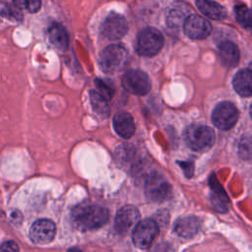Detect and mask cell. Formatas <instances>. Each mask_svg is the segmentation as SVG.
<instances>
[{
    "instance_id": "7a4b0ae2",
    "label": "cell",
    "mask_w": 252,
    "mask_h": 252,
    "mask_svg": "<svg viewBox=\"0 0 252 252\" xmlns=\"http://www.w3.org/2000/svg\"><path fill=\"white\" fill-rule=\"evenodd\" d=\"M186 144L194 151H205L215 141V133L209 126L203 124H192L184 132Z\"/></svg>"
},
{
    "instance_id": "9c48e42d",
    "label": "cell",
    "mask_w": 252,
    "mask_h": 252,
    "mask_svg": "<svg viewBox=\"0 0 252 252\" xmlns=\"http://www.w3.org/2000/svg\"><path fill=\"white\" fill-rule=\"evenodd\" d=\"M128 31V24L126 19L115 12H111L104 20L101 32L104 37L110 40H117L123 37Z\"/></svg>"
},
{
    "instance_id": "4fadbf2b",
    "label": "cell",
    "mask_w": 252,
    "mask_h": 252,
    "mask_svg": "<svg viewBox=\"0 0 252 252\" xmlns=\"http://www.w3.org/2000/svg\"><path fill=\"white\" fill-rule=\"evenodd\" d=\"M113 127L115 132L124 139H129L135 132L134 119L128 112H117L113 117Z\"/></svg>"
},
{
    "instance_id": "d6986e66",
    "label": "cell",
    "mask_w": 252,
    "mask_h": 252,
    "mask_svg": "<svg viewBox=\"0 0 252 252\" xmlns=\"http://www.w3.org/2000/svg\"><path fill=\"white\" fill-rule=\"evenodd\" d=\"M90 98L91 103L93 105L94 110L100 116L106 117L109 113V105L108 100L100 95L96 91L90 92Z\"/></svg>"
},
{
    "instance_id": "ba28073f",
    "label": "cell",
    "mask_w": 252,
    "mask_h": 252,
    "mask_svg": "<svg viewBox=\"0 0 252 252\" xmlns=\"http://www.w3.org/2000/svg\"><path fill=\"white\" fill-rule=\"evenodd\" d=\"M238 119L236 106L229 101L219 103L212 113V120L215 126L221 130H228L233 127Z\"/></svg>"
},
{
    "instance_id": "30bf717a",
    "label": "cell",
    "mask_w": 252,
    "mask_h": 252,
    "mask_svg": "<svg viewBox=\"0 0 252 252\" xmlns=\"http://www.w3.org/2000/svg\"><path fill=\"white\" fill-rule=\"evenodd\" d=\"M183 30L187 36L192 39H205L212 32L210 22L198 15H191L183 23Z\"/></svg>"
},
{
    "instance_id": "484cf974",
    "label": "cell",
    "mask_w": 252,
    "mask_h": 252,
    "mask_svg": "<svg viewBox=\"0 0 252 252\" xmlns=\"http://www.w3.org/2000/svg\"><path fill=\"white\" fill-rule=\"evenodd\" d=\"M150 252H173V250L167 243H159L157 244Z\"/></svg>"
},
{
    "instance_id": "e0dca14e",
    "label": "cell",
    "mask_w": 252,
    "mask_h": 252,
    "mask_svg": "<svg viewBox=\"0 0 252 252\" xmlns=\"http://www.w3.org/2000/svg\"><path fill=\"white\" fill-rule=\"evenodd\" d=\"M201 222L196 217H185L176 220L174 225V231L182 237L188 238L194 236L200 229Z\"/></svg>"
},
{
    "instance_id": "52a82bcc",
    "label": "cell",
    "mask_w": 252,
    "mask_h": 252,
    "mask_svg": "<svg viewBox=\"0 0 252 252\" xmlns=\"http://www.w3.org/2000/svg\"><path fill=\"white\" fill-rule=\"evenodd\" d=\"M158 232V226L154 220L146 219L138 221L133 228V243L140 249H147L151 246Z\"/></svg>"
},
{
    "instance_id": "ffe728a7",
    "label": "cell",
    "mask_w": 252,
    "mask_h": 252,
    "mask_svg": "<svg viewBox=\"0 0 252 252\" xmlns=\"http://www.w3.org/2000/svg\"><path fill=\"white\" fill-rule=\"evenodd\" d=\"M234 14L237 22L245 29H251V12L244 4H237L234 6Z\"/></svg>"
},
{
    "instance_id": "ac0fdd59",
    "label": "cell",
    "mask_w": 252,
    "mask_h": 252,
    "mask_svg": "<svg viewBox=\"0 0 252 252\" xmlns=\"http://www.w3.org/2000/svg\"><path fill=\"white\" fill-rule=\"evenodd\" d=\"M198 9L210 19L221 21L226 18V11L223 6L213 0H196Z\"/></svg>"
},
{
    "instance_id": "cb8c5ba5",
    "label": "cell",
    "mask_w": 252,
    "mask_h": 252,
    "mask_svg": "<svg viewBox=\"0 0 252 252\" xmlns=\"http://www.w3.org/2000/svg\"><path fill=\"white\" fill-rule=\"evenodd\" d=\"M12 4L20 10L36 13L41 7V0H12Z\"/></svg>"
},
{
    "instance_id": "9a60e30c",
    "label": "cell",
    "mask_w": 252,
    "mask_h": 252,
    "mask_svg": "<svg viewBox=\"0 0 252 252\" xmlns=\"http://www.w3.org/2000/svg\"><path fill=\"white\" fill-rule=\"evenodd\" d=\"M232 85L239 95L249 97L252 94V74L250 69H242L237 72L233 78Z\"/></svg>"
},
{
    "instance_id": "5bb4252c",
    "label": "cell",
    "mask_w": 252,
    "mask_h": 252,
    "mask_svg": "<svg viewBox=\"0 0 252 252\" xmlns=\"http://www.w3.org/2000/svg\"><path fill=\"white\" fill-rule=\"evenodd\" d=\"M219 57L225 67H234L239 61L238 47L231 41H222L219 45Z\"/></svg>"
},
{
    "instance_id": "7402d4cb",
    "label": "cell",
    "mask_w": 252,
    "mask_h": 252,
    "mask_svg": "<svg viewBox=\"0 0 252 252\" xmlns=\"http://www.w3.org/2000/svg\"><path fill=\"white\" fill-rule=\"evenodd\" d=\"M22 16L23 15L21 10L15 7L13 4L11 6L7 3L0 2V20L9 19V20L19 21L22 19Z\"/></svg>"
},
{
    "instance_id": "2e32d148",
    "label": "cell",
    "mask_w": 252,
    "mask_h": 252,
    "mask_svg": "<svg viewBox=\"0 0 252 252\" xmlns=\"http://www.w3.org/2000/svg\"><path fill=\"white\" fill-rule=\"evenodd\" d=\"M48 38L51 44L60 51H66L69 47V36L67 31L58 23H54L49 27Z\"/></svg>"
},
{
    "instance_id": "44dd1931",
    "label": "cell",
    "mask_w": 252,
    "mask_h": 252,
    "mask_svg": "<svg viewBox=\"0 0 252 252\" xmlns=\"http://www.w3.org/2000/svg\"><path fill=\"white\" fill-rule=\"evenodd\" d=\"M187 15V9L182 7H174L171 8L168 15H167V24L170 28H177L180 24L186 20L184 16Z\"/></svg>"
},
{
    "instance_id": "603a6c76",
    "label": "cell",
    "mask_w": 252,
    "mask_h": 252,
    "mask_svg": "<svg viewBox=\"0 0 252 252\" xmlns=\"http://www.w3.org/2000/svg\"><path fill=\"white\" fill-rule=\"evenodd\" d=\"M94 85L96 87V92L100 95H102L107 100L111 99V97L113 96V94H114V89L109 81L97 78L94 80Z\"/></svg>"
},
{
    "instance_id": "277c9868",
    "label": "cell",
    "mask_w": 252,
    "mask_h": 252,
    "mask_svg": "<svg viewBox=\"0 0 252 252\" xmlns=\"http://www.w3.org/2000/svg\"><path fill=\"white\" fill-rule=\"evenodd\" d=\"M127 62V51L119 44H111L105 47L99 57V65L105 73L120 71Z\"/></svg>"
},
{
    "instance_id": "d4e9b609",
    "label": "cell",
    "mask_w": 252,
    "mask_h": 252,
    "mask_svg": "<svg viewBox=\"0 0 252 252\" xmlns=\"http://www.w3.org/2000/svg\"><path fill=\"white\" fill-rule=\"evenodd\" d=\"M0 252H19L18 244L13 240H8L0 246Z\"/></svg>"
},
{
    "instance_id": "6da1fadb",
    "label": "cell",
    "mask_w": 252,
    "mask_h": 252,
    "mask_svg": "<svg viewBox=\"0 0 252 252\" xmlns=\"http://www.w3.org/2000/svg\"><path fill=\"white\" fill-rule=\"evenodd\" d=\"M72 219L81 230L95 229L108 220V211L98 205H83L74 209Z\"/></svg>"
},
{
    "instance_id": "8992f818",
    "label": "cell",
    "mask_w": 252,
    "mask_h": 252,
    "mask_svg": "<svg viewBox=\"0 0 252 252\" xmlns=\"http://www.w3.org/2000/svg\"><path fill=\"white\" fill-rule=\"evenodd\" d=\"M171 186L163 176L155 173L148 177L145 185V193L150 201L163 202L171 196Z\"/></svg>"
},
{
    "instance_id": "3957f363",
    "label": "cell",
    "mask_w": 252,
    "mask_h": 252,
    "mask_svg": "<svg viewBox=\"0 0 252 252\" xmlns=\"http://www.w3.org/2000/svg\"><path fill=\"white\" fill-rule=\"evenodd\" d=\"M163 45V36L155 28L142 30L137 38V51L142 56L152 57L159 52Z\"/></svg>"
},
{
    "instance_id": "8fae6325",
    "label": "cell",
    "mask_w": 252,
    "mask_h": 252,
    "mask_svg": "<svg viewBox=\"0 0 252 252\" xmlns=\"http://www.w3.org/2000/svg\"><path fill=\"white\" fill-rule=\"evenodd\" d=\"M56 227L52 220L41 219L33 222L30 229V238L33 243L46 244L55 236Z\"/></svg>"
},
{
    "instance_id": "4316f807",
    "label": "cell",
    "mask_w": 252,
    "mask_h": 252,
    "mask_svg": "<svg viewBox=\"0 0 252 252\" xmlns=\"http://www.w3.org/2000/svg\"><path fill=\"white\" fill-rule=\"evenodd\" d=\"M68 252H82V251L80 249H77V248H72Z\"/></svg>"
},
{
    "instance_id": "7c38bea8",
    "label": "cell",
    "mask_w": 252,
    "mask_h": 252,
    "mask_svg": "<svg viewBox=\"0 0 252 252\" xmlns=\"http://www.w3.org/2000/svg\"><path fill=\"white\" fill-rule=\"evenodd\" d=\"M139 220V211L133 206H125L118 211L115 217V229L120 234H125L134 228Z\"/></svg>"
},
{
    "instance_id": "5b68a950",
    "label": "cell",
    "mask_w": 252,
    "mask_h": 252,
    "mask_svg": "<svg viewBox=\"0 0 252 252\" xmlns=\"http://www.w3.org/2000/svg\"><path fill=\"white\" fill-rule=\"evenodd\" d=\"M123 88L137 95L147 94L151 90V80L149 76L141 70H128L122 76Z\"/></svg>"
}]
</instances>
